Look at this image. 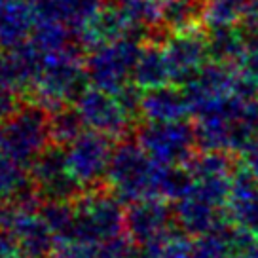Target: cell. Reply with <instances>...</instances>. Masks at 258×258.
<instances>
[{"mask_svg":"<svg viewBox=\"0 0 258 258\" xmlns=\"http://www.w3.org/2000/svg\"><path fill=\"white\" fill-rule=\"evenodd\" d=\"M88 84L86 53L80 46L73 44L53 53H44L40 71L34 76L27 95L31 103L51 114L74 105L76 97Z\"/></svg>","mask_w":258,"mask_h":258,"instance_id":"obj_1","label":"cell"},{"mask_svg":"<svg viewBox=\"0 0 258 258\" xmlns=\"http://www.w3.org/2000/svg\"><path fill=\"white\" fill-rule=\"evenodd\" d=\"M51 146L49 112L38 105H25L0 123V158H8L31 169Z\"/></svg>","mask_w":258,"mask_h":258,"instance_id":"obj_2","label":"cell"},{"mask_svg":"<svg viewBox=\"0 0 258 258\" xmlns=\"http://www.w3.org/2000/svg\"><path fill=\"white\" fill-rule=\"evenodd\" d=\"M112 152V139L91 129H84L73 143L63 146L67 169L82 190H93L105 182Z\"/></svg>","mask_w":258,"mask_h":258,"instance_id":"obj_3","label":"cell"},{"mask_svg":"<svg viewBox=\"0 0 258 258\" xmlns=\"http://www.w3.org/2000/svg\"><path fill=\"white\" fill-rule=\"evenodd\" d=\"M139 53L141 49L133 38H121L86 51L89 84L112 93L127 88V80L135 71Z\"/></svg>","mask_w":258,"mask_h":258,"instance_id":"obj_4","label":"cell"},{"mask_svg":"<svg viewBox=\"0 0 258 258\" xmlns=\"http://www.w3.org/2000/svg\"><path fill=\"white\" fill-rule=\"evenodd\" d=\"M105 182L118 200H137L154 184H160V175L154 173L141 148L131 143H121L114 148Z\"/></svg>","mask_w":258,"mask_h":258,"instance_id":"obj_5","label":"cell"},{"mask_svg":"<svg viewBox=\"0 0 258 258\" xmlns=\"http://www.w3.org/2000/svg\"><path fill=\"white\" fill-rule=\"evenodd\" d=\"M74 110L78 112L86 129L97 131L110 139L125 135L129 127V110L120 97L88 84L86 89L74 101Z\"/></svg>","mask_w":258,"mask_h":258,"instance_id":"obj_6","label":"cell"},{"mask_svg":"<svg viewBox=\"0 0 258 258\" xmlns=\"http://www.w3.org/2000/svg\"><path fill=\"white\" fill-rule=\"evenodd\" d=\"M31 178L34 190L44 194L48 200H64L78 196L82 188L67 169L63 146L51 145L38 160L31 165Z\"/></svg>","mask_w":258,"mask_h":258,"instance_id":"obj_7","label":"cell"},{"mask_svg":"<svg viewBox=\"0 0 258 258\" xmlns=\"http://www.w3.org/2000/svg\"><path fill=\"white\" fill-rule=\"evenodd\" d=\"M120 222L118 203L99 190L84 194L74 207V226L84 235H105Z\"/></svg>","mask_w":258,"mask_h":258,"instance_id":"obj_8","label":"cell"},{"mask_svg":"<svg viewBox=\"0 0 258 258\" xmlns=\"http://www.w3.org/2000/svg\"><path fill=\"white\" fill-rule=\"evenodd\" d=\"M133 27L135 23L123 14V10L118 4L103 6L76 34V42L84 51H89L103 44H110L121 38H131Z\"/></svg>","mask_w":258,"mask_h":258,"instance_id":"obj_9","label":"cell"},{"mask_svg":"<svg viewBox=\"0 0 258 258\" xmlns=\"http://www.w3.org/2000/svg\"><path fill=\"white\" fill-rule=\"evenodd\" d=\"M34 29L32 0H0V49H12L31 38Z\"/></svg>","mask_w":258,"mask_h":258,"instance_id":"obj_10","label":"cell"},{"mask_svg":"<svg viewBox=\"0 0 258 258\" xmlns=\"http://www.w3.org/2000/svg\"><path fill=\"white\" fill-rule=\"evenodd\" d=\"M32 4L34 14L55 17L74 34H78L89 19L105 6V0H32Z\"/></svg>","mask_w":258,"mask_h":258,"instance_id":"obj_11","label":"cell"},{"mask_svg":"<svg viewBox=\"0 0 258 258\" xmlns=\"http://www.w3.org/2000/svg\"><path fill=\"white\" fill-rule=\"evenodd\" d=\"M34 188L31 169L8 158H0V203L29 196Z\"/></svg>","mask_w":258,"mask_h":258,"instance_id":"obj_12","label":"cell"},{"mask_svg":"<svg viewBox=\"0 0 258 258\" xmlns=\"http://www.w3.org/2000/svg\"><path fill=\"white\" fill-rule=\"evenodd\" d=\"M78 112L74 110V106H64L55 112L49 114V135H51V145L67 146L73 143L74 139L84 131Z\"/></svg>","mask_w":258,"mask_h":258,"instance_id":"obj_13","label":"cell"},{"mask_svg":"<svg viewBox=\"0 0 258 258\" xmlns=\"http://www.w3.org/2000/svg\"><path fill=\"white\" fill-rule=\"evenodd\" d=\"M165 76V59L156 51H141L133 71V78L141 86H158Z\"/></svg>","mask_w":258,"mask_h":258,"instance_id":"obj_14","label":"cell"},{"mask_svg":"<svg viewBox=\"0 0 258 258\" xmlns=\"http://www.w3.org/2000/svg\"><path fill=\"white\" fill-rule=\"evenodd\" d=\"M116 4L135 25L152 21L158 14V0H116Z\"/></svg>","mask_w":258,"mask_h":258,"instance_id":"obj_15","label":"cell"},{"mask_svg":"<svg viewBox=\"0 0 258 258\" xmlns=\"http://www.w3.org/2000/svg\"><path fill=\"white\" fill-rule=\"evenodd\" d=\"M21 108V95L14 89L0 86V123L10 120Z\"/></svg>","mask_w":258,"mask_h":258,"instance_id":"obj_16","label":"cell"}]
</instances>
